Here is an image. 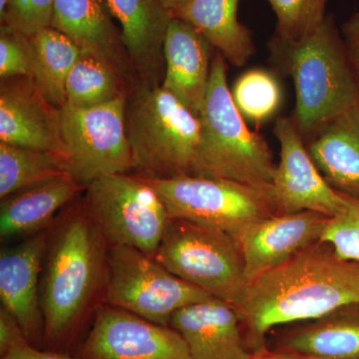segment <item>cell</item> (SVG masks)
Segmentation results:
<instances>
[{"label": "cell", "instance_id": "1", "mask_svg": "<svg viewBox=\"0 0 359 359\" xmlns=\"http://www.w3.org/2000/svg\"><path fill=\"white\" fill-rule=\"evenodd\" d=\"M359 304V261L316 243L248 285L235 309L250 353L266 347L273 328L316 320Z\"/></svg>", "mask_w": 359, "mask_h": 359}, {"label": "cell", "instance_id": "2", "mask_svg": "<svg viewBox=\"0 0 359 359\" xmlns=\"http://www.w3.org/2000/svg\"><path fill=\"white\" fill-rule=\"evenodd\" d=\"M49 231L40 283L44 341L70 339L80 323L104 304L109 245L81 201L68 205Z\"/></svg>", "mask_w": 359, "mask_h": 359}, {"label": "cell", "instance_id": "3", "mask_svg": "<svg viewBox=\"0 0 359 359\" xmlns=\"http://www.w3.org/2000/svg\"><path fill=\"white\" fill-rule=\"evenodd\" d=\"M269 47L294 81L292 118L304 142L335 116L359 104L358 84L332 14L306 39L287 41L273 35Z\"/></svg>", "mask_w": 359, "mask_h": 359}, {"label": "cell", "instance_id": "4", "mask_svg": "<svg viewBox=\"0 0 359 359\" xmlns=\"http://www.w3.org/2000/svg\"><path fill=\"white\" fill-rule=\"evenodd\" d=\"M226 63L219 53L212 61L193 176L231 180L269 191L276 168L273 152L263 135L248 128L236 107Z\"/></svg>", "mask_w": 359, "mask_h": 359}, {"label": "cell", "instance_id": "5", "mask_svg": "<svg viewBox=\"0 0 359 359\" xmlns=\"http://www.w3.org/2000/svg\"><path fill=\"white\" fill-rule=\"evenodd\" d=\"M133 170L160 178L193 175L202 123L161 86L135 85L126 104Z\"/></svg>", "mask_w": 359, "mask_h": 359}, {"label": "cell", "instance_id": "6", "mask_svg": "<svg viewBox=\"0 0 359 359\" xmlns=\"http://www.w3.org/2000/svg\"><path fill=\"white\" fill-rule=\"evenodd\" d=\"M154 257L175 276L233 308L248 287L238 238L224 231L170 219Z\"/></svg>", "mask_w": 359, "mask_h": 359}, {"label": "cell", "instance_id": "7", "mask_svg": "<svg viewBox=\"0 0 359 359\" xmlns=\"http://www.w3.org/2000/svg\"><path fill=\"white\" fill-rule=\"evenodd\" d=\"M138 175L160 196L170 219L238 236L252 224L278 215L271 190L193 175L172 178Z\"/></svg>", "mask_w": 359, "mask_h": 359}, {"label": "cell", "instance_id": "8", "mask_svg": "<svg viewBox=\"0 0 359 359\" xmlns=\"http://www.w3.org/2000/svg\"><path fill=\"white\" fill-rule=\"evenodd\" d=\"M85 211L109 245L154 257L169 222L166 207L140 175H109L85 186Z\"/></svg>", "mask_w": 359, "mask_h": 359}, {"label": "cell", "instance_id": "9", "mask_svg": "<svg viewBox=\"0 0 359 359\" xmlns=\"http://www.w3.org/2000/svg\"><path fill=\"white\" fill-rule=\"evenodd\" d=\"M108 262L104 304L158 325H170L179 309L212 297L134 248L109 245Z\"/></svg>", "mask_w": 359, "mask_h": 359}, {"label": "cell", "instance_id": "10", "mask_svg": "<svg viewBox=\"0 0 359 359\" xmlns=\"http://www.w3.org/2000/svg\"><path fill=\"white\" fill-rule=\"evenodd\" d=\"M129 93L94 107L65 104L60 108L61 129L69 153L71 173L82 185L133 170L126 129Z\"/></svg>", "mask_w": 359, "mask_h": 359}, {"label": "cell", "instance_id": "11", "mask_svg": "<svg viewBox=\"0 0 359 359\" xmlns=\"http://www.w3.org/2000/svg\"><path fill=\"white\" fill-rule=\"evenodd\" d=\"M78 359H192L183 337L170 325L102 304L92 316Z\"/></svg>", "mask_w": 359, "mask_h": 359}, {"label": "cell", "instance_id": "12", "mask_svg": "<svg viewBox=\"0 0 359 359\" xmlns=\"http://www.w3.org/2000/svg\"><path fill=\"white\" fill-rule=\"evenodd\" d=\"M273 134L280 146L271 184L276 214L313 211L332 217L344 205V195L325 181L309 156L292 117H278Z\"/></svg>", "mask_w": 359, "mask_h": 359}, {"label": "cell", "instance_id": "13", "mask_svg": "<svg viewBox=\"0 0 359 359\" xmlns=\"http://www.w3.org/2000/svg\"><path fill=\"white\" fill-rule=\"evenodd\" d=\"M0 142L55 153L69 161L60 108L48 100L32 78L1 79Z\"/></svg>", "mask_w": 359, "mask_h": 359}, {"label": "cell", "instance_id": "14", "mask_svg": "<svg viewBox=\"0 0 359 359\" xmlns=\"http://www.w3.org/2000/svg\"><path fill=\"white\" fill-rule=\"evenodd\" d=\"M330 218L313 211L273 215L236 236L248 285L320 242Z\"/></svg>", "mask_w": 359, "mask_h": 359}, {"label": "cell", "instance_id": "15", "mask_svg": "<svg viewBox=\"0 0 359 359\" xmlns=\"http://www.w3.org/2000/svg\"><path fill=\"white\" fill-rule=\"evenodd\" d=\"M49 231L28 236L18 244L2 248L0 252L1 308L15 318L34 346L44 340L40 283Z\"/></svg>", "mask_w": 359, "mask_h": 359}, {"label": "cell", "instance_id": "16", "mask_svg": "<svg viewBox=\"0 0 359 359\" xmlns=\"http://www.w3.org/2000/svg\"><path fill=\"white\" fill-rule=\"evenodd\" d=\"M50 27L107 63L132 86L140 83L106 0H55Z\"/></svg>", "mask_w": 359, "mask_h": 359}, {"label": "cell", "instance_id": "17", "mask_svg": "<svg viewBox=\"0 0 359 359\" xmlns=\"http://www.w3.org/2000/svg\"><path fill=\"white\" fill-rule=\"evenodd\" d=\"M119 22L123 42L140 84L161 86L165 74L164 43L172 15L159 0H106Z\"/></svg>", "mask_w": 359, "mask_h": 359}, {"label": "cell", "instance_id": "18", "mask_svg": "<svg viewBox=\"0 0 359 359\" xmlns=\"http://www.w3.org/2000/svg\"><path fill=\"white\" fill-rule=\"evenodd\" d=\"M214 49L192 25L172 18L165 39V74L161 87L199 118L209 89Z\"/></svg>", "mask_w": 359, "mask_h": 359}, {"label": "cell", "instance_id": "19", "mask_svg": "<svg viewBox=\"0 0 359 359\" xmlns=\"http://www.w3.org/2000/svg\"><path fill=\"white\" fill-rule=\"evenodd\" d=\"M192 359H250L235 308L212 297L179 309L170 320Z\"/></svg>", "mask_w": 359, "mask_h": 359}, {"label": "cell", "instance_id": "20", "mask_svg": "<svg viewBox=\"0 0 359 359\" xmlns=\"http://www.w3.org/2000/svg\"><path fill=\"white\" fill-rule=\"evenodd\" d=\"M84 190L85 186L69 175L11 194L0 203V237H27L49 230L61 210Z\"/></svg>", "mask_w": 359, "mask_h": 359}, {"label": "cell", "instance_id": "21", "mask_svg": "<svg viewBox=\"0 0 359 359\" xmlns=\"http://www.w3.org/2000/svg\"><path fill=\"white\" fill-rule=\"evenodd\" d=\"M304 143L325 181L359 200V104L325 123Z\"/></svg>", "mask_w": 359, "mask_h": 359}, {"label": "cell", "instance_id": "22", "mask_svg": "<svg viewBox=\"0 0 359 359\" xmlns=\"http://www.w3.org/2000/svg\"><path fill=\"white\" fill-rule=\"evenodd\" d=\"M273 348L304 359H359V304L280 330Z\"/></svg>", "mask_w": 359, "mask_h": 359}, {"label": "cell", "instance_id": "23", "mask_svg": "<svg viewBox=\"0 0 359 359\" xmlns=\"http://www.w3.org/2000/svg\"><path fill=\"white\" fill-rule=\"evenodd\" d=\"M241 0H188L171 14L186 21L205 37L226 62L247 65L256 52L252 32L238 18Z\"/></svg>", "mask_w": 359, "mask_h": 359}, {"label": "cell", "instance_id": "24", "mask_svg": "<svg viewBox=\"0 0 359 359\" xmlns=\"http://www.w3.org/2000/svg\"><path fill=\"white\" fill-rule=\"evenodd\" d=\"M32 39L35 55L36 83L54 105L66 103L65 85L81 49L62 32L48 27Z\"/></svg>", "mask_w": 359, "mask_h": 359}, {"label": "cell", "instance_id": "25", "mask_svg": "<svg viewBox=\"0 0 359 359\" xmlns=\"http://www.w3.org/2000/svg\"><path fill=\"white\" fill-rule=\"evenodd\" d=\"M73 176L69 161L46 151L0 142V199L35 184Z\"/></svg>", "mask_w": 359, "mask_h": 359}, {"label": "cell", "instance_id": "26", "mask_svg": "<svg viewBox=\"0 0 359 359\" xmlns=\"http://www.w3.org/2000/svg\"><path fill=\"white\" fill-rule=\"evenodd\" d=\"M130 85L110 65L81 52L66 80V103L79 108L94 107L129 93Z\"/></svg>", "mask_w": 359, "mask_h": 359}, {"label": "cell", "instance_id": "27", "mask_svg": "<svg viewBox=\"0 0 359 359\" xmlns=\"http://www.w3.org/2000/svg\"><path fill=\"white\" fill-rule=\"evenodd\" d=\"M231 93L243 117L257 124L273 117L282 101L278 79L264 69H252L241 75Z\"/></svg>", "mask_w": 359, "mask_h": 359}, {"label": "cell", "instance_id": "28", "mask_svg": "<svg viewBox=\"0 0 359 359\" xmlns=\"http://www.w3.org/2000/svg\"><path fill=\"white\" fill-rule=\"evenodd\" d=\"M276 14L275 35L299 41L316 32L327 18V0H266Z\"/></svg>", "mask_w": 359, "mask_h": 359}, {"label": "cell", "instance_id": "29", "mask_svg": "<svg viewBox=\"0 0 359 359\" xmlns=\"http://www.w3.org/2000/svg\"><path fill=\"white\" fill-rule=\"evenodd\" d=\"M342 195V209L328 219L320 241L341 259L359 261V200Z\"/></svg>", "mask_w": 359, "mask_h": 359}, {"label": "cell", "instance_id": "30", "mask_svg": "<svg viewBox=\"0 0 359 359\" xmlns=\"http://www.w3.org/2000/svg\"><path fill=\"white\" fill-rule=\"evenodd\" d=\"M35 78V55L32 39L11 26L0 28V77Z\"/></svg>", "mask_w": 359, "mask_h": 359}, {"label": "cell", "instance_id": "31", "mask_svg": "<svg viewBox=\"0 0 359 359\" xmlns=\"http://www.w3.org/2000/svg\"><path fill=\"white\" fill-rule=\"evenodd\" d=\"M55 0H8L1 25L11 26L26 36L50 27Z\"/></svg>", "mask_w": 359, "mask_h": 359}, {"label": "cell", "instance_id": "32", "mask_svg": "<svg viewBox=\"0 0 359 359\" xmlns=\"http://www.w3.org/2000/svg\"><path fill=\"white\" fill-rule=\"evenodd\" d=\"M342 39L359 90V11L354 13L341 27Z\"/></svg>", "mask_w": 359, "mask_h": 359}, {"label": "cell", "instance_id": "33", "mask_svg": "<svg viewBox=\"0 0 359 359\" xmlns=\"http://www.w3.org/2000/svg\"><path fill=\"white\" fill-rule=\"evenodd\" d=\"M28 341L15 318L4 308L0 309V354Z\"/></svg>", "mask_w": 359, "mask_h": 359}, {"label": "cell", "instance_id": "34", "mask_svg": "<svg viewBox=\"0 0 359 359\" xmlns=\"http://www.w3.org/2000/svg\"><path fill=\"white\" fill-rule=\"evenodd\" d=\"M1 359H78L54 351H41L29 341L21 344L1 355Z\"/></svg>", "mask_w": 359, "mask_h": 359}, {"label": "cell", "instance_id": "35", "mask_svg": "<svg viewBox=\"0 0 359 359\" xmlns=\"http://www.w3.org/2000/svg\"><path fill=\"white\" fill-rule=\"evenodd\" d=\"M250 359H304L299 358V356L294 355L285 353V351H278L275 348H269L268 346L261 349V351H256L252 353Z\"/></svg>", "mask_w": 359, "mask_h": 359}, {"label": "cell", "instance_id": "36", "mask_svg": "<svg viewBox=\"0 0 359 359\" xmlns=\"http://www.w3.org/2000/svg\"><path fill=\"white\" fill-rule=\"evenodd\" d=\"M159 1L162 4V6L172 14L176 9H178L180 6L186 4L188 0H159Z\"/></svg>", "mask_w": 359, "mask_h": 359}, {"label": "cell", "instance_id": "37", "mask_svg": "<svg viewBox=\"0 0 359 359\" xmlns=\"http://www.w3.org/2000/svg\"><path fill=\"white\" fill-rule=\"evenodd\" d=\"M7 4H8V0H0V18H1L4 13H6Z\"/></svg>", "mask_w": 359, "mask_h": 359}]
</instances>
